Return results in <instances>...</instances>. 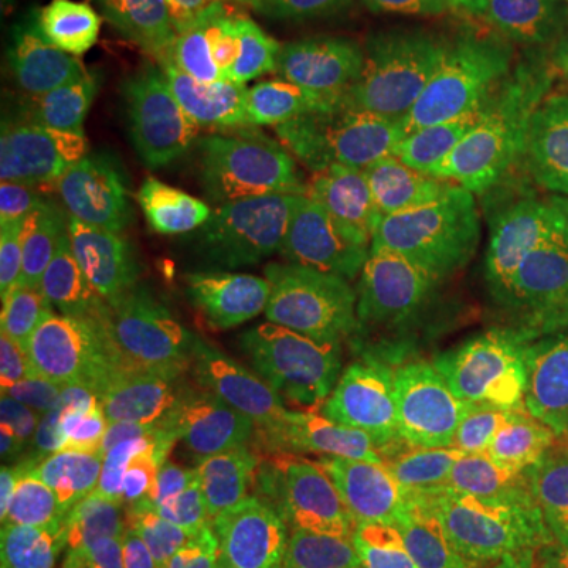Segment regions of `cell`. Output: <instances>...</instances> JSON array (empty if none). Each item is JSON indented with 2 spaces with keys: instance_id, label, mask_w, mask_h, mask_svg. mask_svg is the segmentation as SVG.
Here are the masks:
<instances>
[{
  "instance_id": "cell-1",
  "label": "cell",
  "mask_w": 568,
  "mask_h": 568,
  "mask_svg": "<svg viewBox=\"0 0 568 568\" xmlns=\"http://www.w3.org/2000/svg\"><path fill=\"white\" fill-rule=\"evenodd\" d=\"M398 347L429 405L568 388V291L511 253L429 265L398 287Z\"/></svg>"
},
{
  "instance_id": "cell-2",
  "label": "cell",
  "mask_w": 568,
  "mask_h": 568,
  "mask_svg": "<svg viewBox=\"0 0 568 568\" xmlns=\"http://www.w3.org/2000/svg\"><path fill=\"white\" fill-rule=\"evenodd\" d=\"M566 480L568 388H525L426 417L392 470V499L426 534L480 537L559 506Z\"/></svg>"
},
{
  "instance_id": "cell-3",
  "label": "cell",
  "mask_w": 568,
  "mask_h": 568,
  "mask_svg": "<svg viewBox=\"0 0 568 568\" xmlns=\"http://www.w3.org/2000/svg\"><path fill=\"white\" fill-rule=\"evenodd\" d=\"M256 265L284 325L316 338L379 301L398 256L347 193L323 136L291 130L244 174Z\"/></svg>"
},
{
  "instance_id": "cell-4",
  "label": "cell",
  "mask_w": 568,
  "mask_h": 568,
  "mask_svg": "<svg viewBox=\"0 0 568 568\" xmlns=\"http://www.w3.org/2000/svg\"><path fill=\"white\" fill-rule=\"evenodd\" d=\"M174 306L168 260L123 263L48 241L10 244L0 268V357L70 373L111 369Z\"/></svg>"
},
{
  "instance_id": "cell-5",
  "label": "cell",
  "mask_w": 568,
  "mask_h": 568,
  "mask_svg": "<svg viewBox=\"0 0 568 568\" xmlns=\"http://www.w3.org/2000/svg\"><path fill=\"white\" fill-rule=\"evenodd\" d=\"M136 429L164 446L244 465L265 433L253 351L219 306H174L111 364Z\"/></svg>"
},
{
  "instance_id": "cell-6",
  "label": "cell",
  "mask_w": 568,
  "mask_h": 568,
  "mask_svg": "<svg viewBox=\"0 0 568 568\" xmlns=\"http://www.w3.org/2000/svg\"><path fill=\"white\" fill-rule=\"evenodd\" d=\"M347 193L398 260L448 265L499 256L489 168L465 162L402 164L366 145L345 121L320 130Z\"/></svg>"
},
{
  "instance_id": "cell-7",
  "label": "cell",
  "mask_w": 568,
  "mask_h": 568,
  "mask_svg": "<svg viewBox=\"0 0 568 568\" xmlns=\"http://www.w3.org/2000/svg\"><path fill=\"white\" fill-rule=\"evenodd\" d=\"M17 126L29 162L51 190H82L174 149L149 111L104 92L82 70L70 36L29 51Z\"/></svg>"
},
{
  "instance_id": "cell-8",
  "label": "cell",
  "mask_w": 568,
  "mask_h": 568,
  "mask_svg": "<svg viewBox=\"0 0 568 568\" xmlns=\"http://www.w3.org/2000/svg\"><path fill=\"white\" fill-rule=\"evenodd\" d=\"M136 470L149 515L181 568H272L278 530L241 467L186 455L136 429Z\"/></svg>"
},
{
  "instance_id": "cell-9",
  "label": "cell",
  "mask_w": 568,
  "mask_h": 568,
  "mask_svg": "<svg viewBox=\"0 0 568 568\" xmlns=\"http://www.w3.org/2000/svg\"><path fill=\"white\" fill-rule=\"evenodd\" d=\"M190 7L205 39L256 82L323 130L342 118L354 77L328 0H178Z\"/></svg>"
},
{
  "instance_id": "cell-10",
  "label": "cell",
  "mask_w": 568,
  "mask_h": 568,
  "mask_svg": "<svg viewBox=\"0 0 568 568\" xmlns=\"http://www.w3.org/2000/svg\"><path fill=\"white\" fill-rule=\"evenodd\" d=\"M196 181L193 155L174 145L159 162L82 190H51L39 241L123 263H159Z\"/></svg>"
},
{
  "instance_id": "cell-11",
  "label": "cell",
  "mask_w": 568,
  "mask_h": 568,
  "mask_svg": "<svg viewBox=\"0 0 568 568\" xmlns=\"http://www.w3.org/2000/svg\"><path fill=\"white\" fill-rule=\"evenodd\" d=\"M82 70L104 92L159 114L190 92L203 58V29L174 3L102 0L73 32Z\"/></svg>"
},
{
  "instance_id": "cell-12",
  "label": "cell",
  "mask_w": 568,
  "mask_h": 568,
  "mask_svg": "<svg viewBox=\"0 0 568 568\" xmlns=\"http://www.w3.org/2000/svg\"><path fill=\"white\" fill-rule=\"evenodd\" d=\"M297 452L316 467H366L398 458L420 433L414 407L369 383L294 357L272 386Z\"/></svg>"
},
{
  "instance_id": "cell-13",
  "label": "cell",
  "mask_w": 568,
  "mask_h": 568,
  "mask_svg": "<svg viewBox=\"0 0 568 568\" xmlns=\"http://www.w3.org/2000/svg\"><path fill=\"white\" fill-rule=\"evenodd\" d=\"M133 458L136 436L102 402L80 407L51 436L44 455V544L36 568H82Z\"/></svg>"
},
{
  "instance_id": "cell-14",
  "label": "cell",
  "mask_w": 568,
  "mask_h": 568,
  "mask_svg": "<svg viewBox=\"0 0 568 568\" xmlns=\"http://www.w3.org/2000/svg\"><path fill=\"white\" fill-rule=\"evenodd\" d=\"M470 54L480 85V108L458 162L493 168L518 152L552 145L562 89L484 26L470 29Z\"/></svg>"
},
{
  "instance_id": "cell-15",
  "label": "cell",
  "mask_w": 568,
  "mask_h": 568,
  "mask_svg": "<svg viewBox=\"0 0 568 568\" xmlns=\"http://www.w3.org/2000/svg\"><path fill=\"white\" fill-rule=\"evenodd\" d=\"M366 145L402 164L452 162L426 118L424 85L414 61L410 26L383 54L354 67L342 118Z\"/></svg>"
},
{
  "instance_id": "cell-16",
  "label": "cell",
  "mask_w": 568,
  "mask_h": 568,
  "mask_svg": "<svg viewBox=\"0 0 568 568\" xmlns=\"http://www.w3.org/2000/svg\"><path fill=\"white\" fill-rule=\"evenodd\" d=\"M493 237L499 253L568 246V159L525 162L496 178Z\"/></svg>"
},
{
  "instance_id": "cell-17",
  "label": "cell",
  "mask_w": 568,
  "mask_h": 568,
  "mask_svg": "<svg viewBox=\"0 0 568 568\" xmlns=\"http://www.w3.org/2000/svg\"><path fill=\"white\" fill-rule=\"evenodd\" d=\"M89 405L70 369L3 364L0 369V446L51 439L80 407Z\"/></svg>"
},
{
  "instance_id": "cell-18",
  "label": "cell",
  "mask_w": 568,
  "mask_h": 568,
  "mask_svg": "<svg viewBox=\"0 0 568 568\" xmlns=\"http://www.w3.org/2000/svg\"><path fill=\"white\" fill-rule=\"evenodd\" d=\"M48 446L51 439L0 446V568L39 566Z\"/></svg>"
},
{
  "instance_id": "cell-19",
  "label": "cell",
  "mask_w": 568,
  "mask_h": 568,
  "mask_svg": "<svg viewBox=\"0 0 568 568\" xmlns=\"http://www.w3.org/2000/svg\"><path fill=\"white\" fill-rule=\"evenodd\" d=\"M82 568H181L149 515L136 458L123 470L118 493L82 556Z\"/></svg>"
},
{
  "instance_id": "cell-20",
  "label": "cell",
  "mask_w": 568,
  "mask_h": 568,
  "mask_svg": "<svg viewBox=\"0 0 568 568\" xmlns=\"http://www.w3.org/2000/svg\"><path fill=\"white\" fill-rule=\"evenodd\" d=\"M354 67L383 54L433 0H328Z\"/></svg>"
},
{
  "instance_id": "cell-21",
  "label": "cell",
  "mask_w": 568,
  "mask_h": 568,
  "mask_svg": "<svg viewBox=\"0 0 568 568\" xmlns=\"http://www.w3.org/2000/svg\"><path fill=\"white\" fill-rule=\"evenodd\" d=\"M373 568H540L534 556L452 540H417L373 549Z\"/></svg>"
},
{
  "instance_id": "cell-22",
  "label": "cell",
  "mask_w": 568,
  "mask_h": 568,
  "mask_svg": "<svg viewBox=\"0 0 568 568\" xmlns=\"http://www.w3.org/2000/svg\"><path fill=\"white\" fill-rule=\"evenodd\" d=\"M537 36L568 39V0H521L515 20Z\"/></svg>"
},
{
  "instance_id": "cell-23",
  "label": "cell",
  "mask_w": 568,
  "mask_h": 568,
  "mask_svg": "<svg viewBox=\"0 0 568 568\" xmlns=\"http://www.w3.org/2000/svg\"><path fill=\"white\" fill-rule=\"evenodd\" d=\"M528 547L540 568H568V528L534 530Z\"/></svg>"
},
{
  "instance_id": "cell-24",
  "label": "cell",
  "mask_w": 568,
  "mask_h": 568,
  "mask_svg": "<svg viewBox=\"0 0 568 568\" xmlns=\"http://www.w3.org/2000/svg\"><path fill=\"white\" fill-rule=\"evenodd\" d=\"M439 3H465V7H474V10L499 13V17H506V20H515L521 0H439Z\"/></svg>"
},
{
  "instance_id": "cell-25",
  "label": "cell",
  "mask_w": 568,
  "mask_h": 568,
  "mask_svg": "<svg viewBox=\"0 0 568 568\" xmlns=\"http://www.w3.org/2000/svg\"><path fill=\"white\" fill-rule=\"evenodd\" d=\"M552 149L568 159V89H562L559 99V111H556V133H552Z\"/></svg>"
},
{
  "instance_id": "cell-26",
  "label": "cell",
  "mask_w": 568,
  "mask_h": 568,
  "mask_svg": "<svg viewBox=\"0 0 568 568\" xmlns=\"http://www.w3.org/2000/svg\"><path fill=\"white\" fill-rule=\"evenodd\" d=\"M549 265H552V272H556L559 284L568 291V246L556 250V253H549Z\"/></svg>"
},
{
  "instance_id": "cell-27",
  "label": "cell",
  "mask_w": 568,
  "mask_h": 568,
  "mask_svg": "<svg viewBox=\"0 0 568 568\" xmlns=\"http://www.w3.org/2000/svg\"><path fill=\"white\" fill-rule=\"evenodd\" d=\"M559 508L568 515V480H566V489H562V499H559Z\"/></svg>"
}]
</instances>
